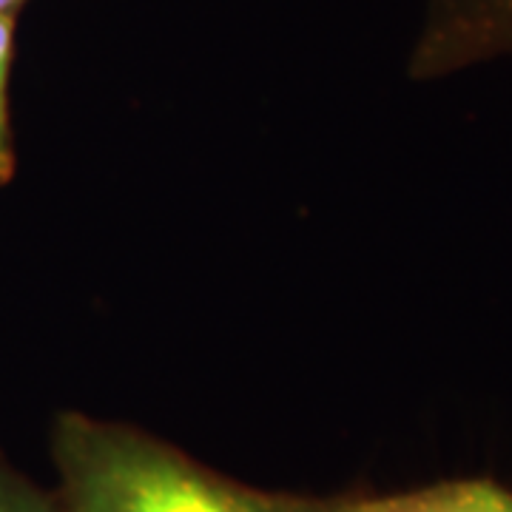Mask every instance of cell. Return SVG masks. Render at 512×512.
Listing matches in <instances>:
<instances>
[{
	"mask_svg": "<svg viewBox=\"0 0 512 512\" xmlns=\"http://www.w3.org/2000/svg\"><path fill=\"white\" fill-rule=\"evenodd\" d=\"M501 57H512V0H424L413 77H447Z\"/></svg>",
	"mask_w": 512,
	"mask_h": 512,
	"instance_id": "obj_2",
	"label": "cell"
},
{
	"mask_svg": "<svg viewBox=\"0 0 512 512\" xmlns=\"http://www.w3.org/2000/svg\"><path fill=\"white\" fill-rule=\"evenodd\" d=\"M0 512H60L55 490H43L0 453Z\"/></svg>",
	"mask_w": 512,
	"mask_h": 512,
	"instance_id": "obj_5",
	"label": "cell"
},
{
	"mask_svg": "<svg viewBox=\"0 0 512 512\" xmlns=\"http://www.w3.org/2000/svg\"><path fill=\"white\" fill-rule=\"evenodd\" d=\"M26 0H0V15H18V9Z\"/></svg>",
	"mask_w": 512,
	"mask_h": 512,
	"instance_id": "obj_6",
	"label": "cell"
},
{
	"mask_svg": "<svg viewBox=\"0 0 512 512\" xmlns=\"http://www.w3.org/2000/svg\"><path fill=\"white\" fill-rule=\"evenodd\" d=\"M12 52H15V15H0V185L12 183L15 168H18L15 137H12V117H9Z\"/></svg>",
	"mask_w": 512,
	"mask_h": 512,
	"instance_id": "obj_4",
	"label": "cell"
},
{
	"mask_svg": "<svg viewBox=\"0 0 512 512\" xmlns=\"http://www.w3.org/2000/svg\"><path fill=\"white\" fill-rule=\"evenodd\" d=\"M311 512H512V490L493 478H453L404 493L316 498Z\"/></svg>",
	"mask_w": 512,
	"mask_h": 512,
	"instance_id": "obj_3",
	"label": "cell"
},
{
	"mask_svg": "<svg viewBox=\"0 0 512 512\" xmlns=\"http://www.w3.org/2000/svg\"><path fill=\"white\" fill-rule=\"evenodd\" d=\"M52 461L60 512H311L316 501L242 484L171 441L80 410L52 421Z\"/></svg>",
	"mask_w": 512,
	"mask_h": 512,
	"instance_id": "obj_1",
	"label": "cell"
}]
</instances>
